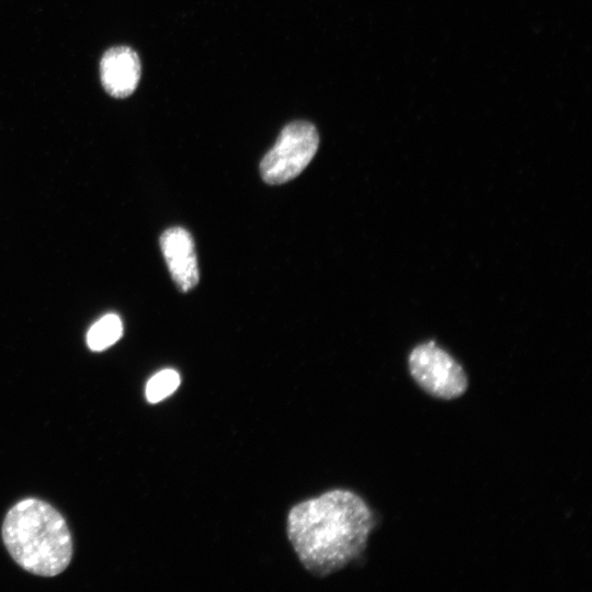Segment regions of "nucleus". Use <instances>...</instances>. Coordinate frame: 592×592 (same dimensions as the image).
Instances as JSON below:
<instances>
[{
	"instance_id": "obj_1",
	"label": "nucleus",
	"mask_w": 592,
	"mask_h": 592,
	"mask_svg": "<svg viewBox=\"0 0 592 592\" xmlns=\"http://www.w3.org/2000/svg\"><path fill=\"white\" fill-rule=\"evenodd\" d=\"M376 522L358 494L334 489L293 506L287 535L303 566L325 577L363 555Z\"/></svg>"
},
{
	"instance_id": "obj_2",
	"label": "nucleus",
	"mask_w": 592,
	"mask_h": 592,
	"mask_svg": "<svg viewBox=\"0 0 592 592\" xmlns=\"http://www.w3.org/2000/svg\"><path fill=\"white\" fill-rule=\"evenodd\" d=\"M2 538L15 562L37 576L59 574L72 557L66 521L52 505L37 499L20 501L8 512Z\"/></svg>"
},
{
	"instance_id": "obj_3",
	"label": "nucleus",
	"mask_w": 592,
	"mask_h": 592,
	"mask_svg": "<svg viewBox=\"0 0 592 592\" xmlns=\"http://www.w3.org/2000/svg\"><path fill=\"white\" fill-rule=\"evenodd\" d=\"M408 374L428 396L452 400L463 396L469 378L463 365L435 341L415 345L408 355Z\"/></svg>"
},
{
	"instance_id": "obj_4",
	"label": "nucleus",
	"mask_w": 592,
	"mask_h": 592,
	"mask_svg": "<svg viewBox=\"0 0 592 592\" xmlns=\"http://www.w3.org/2000/svg\"><path fill=\"white\" fill-rule=\"evenodd\" d=\"M318 145L319 135L311 123H289L260 163L262 179L267 184H282L296 178L311 161Z\"/></svg>"
},
{
	"instance_id": "obj_5",
	"label": "nucleus",
	"mask_w": 592,
	"mask_h": 592,
	"mask_svg": "<svg viewBox=\"0 0 592 592\" xmlns=\"http://www.w3.org/2000/svg\"><path fill=\"white\" fill-rule=\"evenodd\" d=\"M141 75L138 54L129 46L106 49L100 60V80L105 92L115 99L129 96Z\"/></svg>"
},
{
	"instance_id": "obj_6",
	"label": "nucleus",
	"mask_w": 592,
	"mask_h": 592,
	"mask_svg": "<svg viewBox=\"0 0 592 592\" xmlns=\"http://www.w3.org/2000/svg\"><path fill=\"white\" fill-rule=\"evenodd\" d=\"M160 248L167 266L178 288L187 292L198 283V266L191 234L172 227L160 236Z\"/></svg>"
},
{
	"instance_id": "obj_7",
	"label": "nucleus",
	"mask_w": 592,
	"mask_h": 592,
	"mask_svg": "<svg viewBox=\"0 0 592 592\" xmlns=\"http://www.w3.org/2000/svg\"><path fill=\"white\" fill-rule=\"evenodd\" d=\"M123 333L119 317L109 314L99 319L88 331L87 343L92 351H103L114 344Z\"/></svg>"
},
{
	"instance_id": "obj_8",
	"label": "nucleus",
	"mask_w": 592,
	"mask_h": 592,
	"mask_svg": "<svg viewBox=\"0 0 592 592\" xmlns=\"http://www.w3.org/2000/svg\"><path fill=\"white\" fill-rule=\"evenodd\" d=\"M180 385V375L174 369H162L155 374L146 385V398L149 402L156 403L171 394H173Z\"/></svg>"
}]
</instances>
